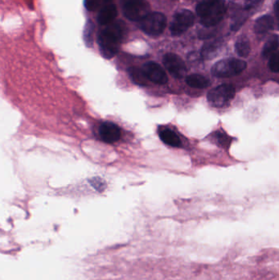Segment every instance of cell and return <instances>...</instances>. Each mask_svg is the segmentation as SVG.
Segmentation results:
<instances>
[{
  "instance_id": "obj_10",
  "label": "cell",
  "mask_w": 279,
  "mask_h": 280,
  "mask_svg": "<svg viewBox=\"0 0 279 280\" xmlns=\"http://www.w3.org/2000/svg\"><path fill=\"white\" fill-rule=\"evenodd\" d=\"M99 136L102 141L107 143H115L121 138V130L111 122H104L99 127Z\"/></svg>"
},
{
  "instance_id": "obj_7",
  "label": "cell",
  "mask_w": 279,
  "mask_h": 280,
  "mask_svg": "<svg viewBox=\"0 0 279 280\" xmlns=\"http://www.w3.org/2000/svg\"><path fill=\"white\" fill-rule=\"evenodd\" d=\"M193 13L187 9H182L175 14L171 24V32L174 36L183 34L194 23Z\"/></svg>"
},
{
  "instance_id": "obj_19",
  "label": "cell",
  "mask_w": 279,
  "mask_h": 280,
  "mask_svg": "<svg viewBox=\"0 0 279 280\" xmlns=\"http://www.w3.org/2000/svg\"><path fill=\"white\" fill-rule=\"evenodd\" d=\"M111 2L112 0H85V7L89 11H96Z\"/></svg>"
},
{
  "instance_id": "obj_22",
  "label": "cell",
  "mask_w": 279,
  "mask_h": 280,
  "mask_svg": "<svg viewBox=\"0 0 279 280\" xmlns=\"http://www.w3.org/2000/svg\"><path fill=\"white\" fill-rule=\"evenodd\" d=\"M215 136H216V139L220 143V145H227V143H228V136L227 135H224L223 133H216Z\"/></svg>"
},
{
  "instance_id": "obj_23",
  "label": "cell",
  "mask_w": 279,
  "mask_h": 280,
  "mask_svg": "<svg viewBox=\"0 0 279 280\" xmlns=\"http://www.w3.org/2000/svg\"><path fill=\"white\" fill-rule=\"evenodd\" d=\"M263 0H245V9H251L254 7L256 6L258 4L262 2Z\"/></svg>"
},
{
  "instance_id": "obj_1",
  "label": "cell",
  "mask_w": 279,
  "mask_h": 280,
  "mask_svg": "<svg viewBox=\"0 0 279 280\" xmlns=\"http://www.w3.org/2000/svg\"><path fill=\"white\" fill-rule=\"evenodd\" d=\"M124 26L121 22H111L98 34V42L102 57L111 59L119 50L123 38Z\"/></svg>"
},
{
  "instance_id": "obj_20",
  "label": "cell",
  "mask_w": 279,
  "mask_h": 280,
  "mask_svg": "<svg viewBox=\"0 0 279 280\" xmlns=\"http://www.w3.org/2000/svg\"><path fill=\"white\" fill-rule=\"evenodd\" d=\"M268 66L273 72L277 73L279 71V56L277 52L272 54L268 61Z\"/></svg>"
},
{
  "instance_id": "obj_12",
  "label": "cell",
  "mask_w": 279,
  "mask_h": 280,
  "mask_svg": "<svg viewBox=\"0 0 279 280\" xmlns=\"http://www.w3.org/2000/svg\"><path fill=\"white\" fill-rule=\"evenodd\" d=\"M273 26V20L269 15H264L256 20L254 30L258 34H265Z\"/></svg>"
},
{
  "instance_id": "obj_5",
  "label": "cell",
  "mask_w": 279,
  "mask_h": 280,
  "mask_svg": "<svg viewBox=\"0 0 279 280\" xmlns=\"http://www.w3.org/2000/svg\"><path fill=\"white\" fill-rule=\"evenodd\" d=\"M124 15L130 21L140 22L150 13L149 3L147 0H121Z\"/></svg>"
},
{
  "instance_id": "obj_6",
  "label": "cell",
  "mask_w": 279,
  "mask_h": 280,
  "mask_svg": "<svg viewBox=\"0 0 279 280\" xmlns=\"http://www.w3.org/2000/svg\"><path fill=\"white\" fill-rule=\"evenodd\" d=\"M167 26V17L161 13L147 14L139 22V27L149 35H158L164 31Z\"/></svg>"
},
{
  "instance_id": "obj_11",
  "label": "cell",
  "mask_w": 279,
  "mask_h": 280,
  "mask_svg": "<svg viewBox=\"0 0 279 280\" xmlns=\"http://www.w3.org/2000/svg\"><path fill=\"white\" fill-rule=\"evenodd\" d=\"M117 16V9L114 5H106L100 9L98 13V22L102 26H107L111 23Z\"/></svg>"
},
{
  "instance_id": "obj_16",
  "label": "cell",
  "mask_w": 279,
  "mask_h": 280,
  "mask_svg": "<svg viewBox=\"0 0 279 280\" xmlns=\"http://www.w3.org/2000/svg\"><path fill=\"white\" fill-rule=\"evenodd\" d=\"M235 50L236 54H238L242 58H247L251 53V45H250L249 39L246 36L239 37L236 42Z\"/></svg>"
},
{
  "instance_id": "obj_24",
  "label": "cell",
  "mask_w": 279,
  "mask_h": 280,
  "mask_svg": "<svg viewBox=\"0 0 279 280\" xmlns=\"http://www.w3.org/2000/svg\"><path fill=\"white\" fill-rule=\"evenodd\" d=\"M279 0H277L274 5V13L275 15L277 17V18H278V13H279Z\"/></svg>"
},
{
  "instance_id": "obj_18",
  "label": "cell",
  "mask_w": 279,
  "mask_h": 280,
  "mask_svg": "<svg viewBox=\"0 0 279 280\" xmlns=\"http://www.w3.org/2000/svg\"><path fill=\"white\" fill-rule=\"evenodd\" d=\"M219 47H220V44L218 43L217 41H214L212 43L207 44L203 47L202 55L206 59H211V58L215 57Z\"/></svg>"
},
{
  "instance_id": "obj_2",
  "label": "cell",
  "mask_w": 279,
  "mask_h": 280,
  "mask_svg": "<svg viewBox=\"0 0 279 280\" xmlns=\"http://www.w3.org/2000/svg\"><path fill=\"white\" fill-rule=\"evenodd\" d=\"M225 11L224 0H202L196 6V13L201 18V23L206 27L220 23Z\"/></svg>"
},
{
  "instance_id": "obj_13",
  "label": "cell",
  "mask_w": 279,
  "mask_h": 280,
  "mask_svg": "<svg viewBox=\"0 0 279 280\" xmlns=\"http://www.w3.org/2000/svg\"><path fill=\"white\" fill-rule=\"evenodd\" d=\"M159 136L162 141L167 145L171 147H179L181 145V141L177 134L170 129H162L159 133Z\"/></svg>"
},
{
  "instance_id": "obj_21",
  "label": "cell",
  "mask_w": 279,
  "mask_h": 280,
  "mask_svg": "<svg viewBox=\"0 0 279 280\" xmlns=\"http://www.w3.org/2000/svg\"><path fill=\"white\" fill-rule=\"evenodd\" d=\"M93 185H94V186L95 187L98 191H103L104 190V188H106V184H105V182L103 181L102 179H99V178L94 179V181H93Z\"/></svg>"
},
{
  "instance_id": "obj_17",
  "label": "cell",
  "mask_w": 279,
  "mask_h": 280,
  "mask_svg": "<svg viewBox=\"0 0 279 280\" xmlns=\"http://www.w3.org/2000/svg\"><path fill=\"white\" fill-rule=\"evenodd\" d=\"M128 71L134 83L139 85V86H146V79H147L142 70H139L136 67H131V68L129 69Z\"/></svg>"
},
{
  "instance_id": "obj_15",
  "label": "cell",
  "mask_w": 279,
  "mask_h": 280,
  "mask_svg": "<svg viewBox=\"0 0 279 280\" xmlns=\"http://www.w3.org/2000/svg\"><path fill=\"white\" fill-rule=\"evenodd\" d=\"M279 45V37L277 34H273L269 37L263 49L262 54L264 58H268L277 51Z\"/></svg>"
},
{
  "instance_id": "obj_3",
  "label": "cell",
  "mask_w": 279,
  "mask_h": 280,
  "mask_svg": "<svg viewBox=\"0 0 279 280\" xmlns=\"http://www.w3.org/2000/svg\"><path fill=\"white\" fill-rule=\"evenodd\" d=\"M246 67L247 63L244 61L236 58H226L216 62L211 69V72L215 76L226 78L238 75Z\"/></svg>"
},
{
  "instance_id": "obj_9",
  "label": "cell",
  "mask_w": 279,
  "mask_h": 280,
  "mask_svg": "<svg viewBox=\"0 0 279 280\" xmlns=\"http://www.w3.org/2000/svg\"><path fill=\"white\" fill-rule=\"evenodd\" d=\"M142 71L147 79L157 85H165L168 82L167 73L156 62H147L142 67Z\"/></svg>"
},
{
  "instance_id": "obj_14",
  "label": "cell",
  "mask_w": 279,
  "mask_h": 280,
  "mask_svg": "<svg viewBox=\"0 0 279 280\" xmlns=\"http://www.w3.org/2000/svg\"><path fill=\"white\" fill-rule=\"evenodd\" d=\"M186 83L192 88L196 89H206L211 85L209 79L198 74H192L187 76Z\"/></svg>"
},
{
  "instance_id": "obj_4",
  "label": "cell",
  "mask_w": 279,
  "mask_h": 280,
  "mask_svg": "<svg viewBox=\"0 0 279 280\" xmlns=\"http://www.w3.org/2000/svg\"><path fill=\"white\" fill-rule=\"evenodd\" d=\"M236 94L234 86L229 84H224L211 90L207 94V100L215 107H224L228 106L233 99Z\"/></svg>"
},
{
  "instance_id": "obj_8",
  "label": "cell",
  "mask_w": 279,
  "mask_h": 280,
  "mask_svg": "<svg viewBox=\"0 0 279 280\" xmlns=\"http://www.w3.org/2000/svg\"><path fill=\"white\" fill-rule=\"evenodd\" d=\"M163 64L173 76L181 79L187 72V67L179 56L175 54H167L163 58Z\"/></svg>"
}]
</instances>
